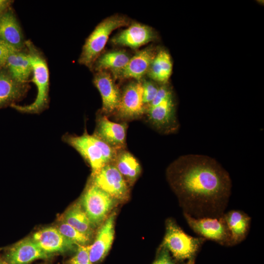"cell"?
<instances>
[{
	"instance_id": "21",
	"label": "cell",
	"mask_w": 264,
	"mask_h": 264,
	"mask_svg": "<svg viewBox=\"0 0 264 264\" xmlns=\"http://www.w3.org/2000/svg\"><path fill=\"white\" fill-rule=\"evenodd\" d=\"M112 163L123 176L129 186L139 177L141 167L137 159L126 149L118 150Z\"/></svg>"
},
{
	"instance_id": "24",
	"label": "cell",
	"mask_w": 264,
	"mask_h": 264,
	"mask_svg": "<svg viewBox=\"0 0 264 264\" xmlns=\"http://www.w3.org/2000/svg\"><path fill=\"white\" fill-rule=\"evenodd\" d=\"M130 58L129 54L123 50L109 51L100 55L92 68L97 72L110 69L114 75L126 66Z\"/></svg>"
},
{
	"instance_id": "23",
	"label": "cell",
	"mask_w": 264,
	"mask_h": 264,
	"mask_svg": "<svg viewBox=\"0 0 264 264\" xmlns=\"http://www.w3.org/2000/svg\"><path fill=\"white\" fill-rule=\"evenodd\" d=\"M172 69L170 55L166 50L162 49L157 51L147 74L154 82L163 85L167 84Z\"/></svg>"
},
{
	"instance_id": "3",
	"label": "cell",
	"mask_w": 264,
	"mask_h": 264,
	"mask_svg": "<svg viewBox=\"0 0 264 264\" xmlns=\"http://www.w3.org/2000/svg\"><path fill=\"white\" fill-rule=\"evenodd\" d=\"M32 68L31 81L35 85L37 94L34 102L29 105L13 104L10 106L16 110L25 113L37 114L44 110L49 103V73L47 62L42 53L29 41H25Z\"/></svg>"
},
{
	"instance_id": "22",
	"label": "cell",
	"mask_w": 264,
	"mask_h": 264,
	"mask_svg": "<svg viewBox=\"0 0 264 264\" xmlns=\"http://www.w3.org/2000/svg\"><path fill=\"white\" fill-rule=\"evenodd\" d=\"M6 65L12 78L18 82L27 83L32 72L30 60L27 52L16 50L10 55Z\"/></svg>"
},
{
	"instance_id": "31",
	"label": "cell",
	"mask_w": 264,
	"mask_h": 264,
	"mask_svg": "<svg viewBox=\"0 0 264 264\" xmlns=\"http://www.w3.org/2000/svg\"><path fill=\"white\" fill-rule=\"evenodd\" d=\"M152 264H175L170 253L165 247L160 245L157 257Z\"/></svg>"
},
{
	"instance_id": "1",
	"label": "cell",
	"mask_w": 264,
	"mask_h": 264,
	"mask_svg": "<svg viewBox=\"0 0 264 264\" xmlns=\"http://www.w3.org/2000/svg\"><path fill=\"white\" fill-rule=\"evenodd\" d=\"M166 176L183 213L195 218H219L224 213L232 181L215 158L199 154L181 155L168 167Z\"/></svg>"
},
{
	"instance_id": "33",
	"label": "cell",
	"mask_w": 264,
	"mask_h": 264,
	"mask_svg": "<svg viewBox=\"0 0 264 264\" xmlns=\"http://www.w3.org/2000/svg\"><path fill=\"white\" fill-rule=\"evenodd\" d=\"M0 264H5V263H1V262H0Z\"/></svg>"
},
{
	"instance_id": "16",
	"label": "cell",
	"mask_w": 264,
	"mask_h": 264,
	"mask_svg": "<svg viewBox=\"0 0 264 264\" xmlns=\"http://www.w3.org/2000/svg\"><path fill=\"white\" fill-rule=\"evenodd\" d=\"M157 51L153 47L142 49L131 57L126 66L113 75L115 78H133L139 81L147 73Z\"/></svg>"
},
{
	"instance_id": "9",
	"label": "cell",
	"mask_w": 264,
	"mask_h": 264,
	"mask_svg": "<svg viewBox=\"0 0 264 264\" xmlns=\"http://www.w3.org/2000/svg\"><path fill=\"white\" fill-rule=\"evenodd\" d=\"M145 114L151 126L160 133H175L179 128L173 93L158 105L148 108Z\"/></svg>"
},
{
	"instance_id": "8",
	"label": "cell",
	"mask_w": 264,
	"mask_h": 264,
	"mask_svg": "<svg viewBox=\"0 0 264 264\" xmlns=\"http://www.w3.org/2000/svg\"><path fill=\"white\" fill-rule=\"evenodd\" d=\"M89 182L118 202H124L129 198L130 186L112 163L106 165L95 174L91 175Z\"/></svg>"
},
{
	"instance_id": "6",
	"label": "cell",
	"mask_w": 264,
	"mask_h": 264,
	"mask_svg": "<svg viewBox=\"0 0 264 264\" xmlns=\"http://www.w3.org/2000/svg\"><path fill=\"white\" fill-rule=\"evenodd\" d=\"M79 202L94 228L104 222L118 202L90 182L88 184Z\"/></svg>"
},
{
	"instance_id": "27",
	"label": "cell",
	"mask_w": 264,
	"mask_h": 264,
	"mask_svg": "<svg viewBox=\"0 0 264 264\" xmlns=\"http://www.w3.org/2000/svg\"><path fill=\"white\" fill-rule=\"evenodd\" d=\"M141 85L142 88V102L146 111L148 105L154 98L159 86L154 82L146 80H143L141 82Z\"/></svg>"
},
{
	"instance_id": "15",
	"label": "cell",
	"mask_w": 264,
	"mask_h": 264,
	"mask_svg": "<svg viewBox=\"0 0 264 264\" xmlns=\"http://www.w3.org/2000/svg\"><path fill=\"white\" fill-rule=\"evenodd\" d=\"M49 257L31 238H27L9 248L5 258L8 264H29L36 260Z\"/></svg>"
},
{
	"instance_id": "4",
	"label": "cell",
	"mask_w": 264,
	"mask_h": 264,
	"mask_svg": "<svg viewBox=\"0 0 264 264\" xmlns=\"http://www.w3.org/2000/svg\"><path fill=\"white\" fill-rule=\"evenodd\" d=\"M161 246L167 248L177 261L194 264L195 258L205 239L186 234L172 219H168Z\"/></svg>"
},
{
	"instance_id": "12",
	"label": "cell",
	"mask_w": 264,
	"mask_h": 264,
	"mask_svg": "<svg viewBox=\"0 0 264 264\" xmlns=\"http://www.w3.org/2000/svg\"><path fill=\"white\" fill-rule=\"evenodd\" d=\"M116 216L115 211L110 213L100 225L93 242L89 245V259L92 264L102 261L111 246L114 239Z\"/></svg>"
},
{
	"instance_id": "20",
	"label": "cell",
	"mask_w": 264,
	"mask_h": 264,
	"mask_svg": "<svg viewBox=\"0 0 264 264\" xmlns=\"http://www.w3.org/2000/svg\"><path fill=\"white\" fill-rule=\"evenodd\" d=\"M223 217L231 235L232 246L242 242L249 231L251 218L242 211L236 210L224 213Z\"/></svg>"
},
{
	"instance_id": "32",
	"label": "cell",
	"mask_w": 264,
	"mask_h": 264,
	"mask_svg": "<svg viewBox=\"0 0 264 264\" xmlns=\"http://www.w3.org/2000/svg\"><path fill=\"white\" fill-rule=\"evenodd\" d=\"M11 3V1L0 0V14L7 10Z\"/></svg>"
},
{
	"instance_id": "30",
	"label": "cell",
	"mask_w": 264,
	"mask_h": 264,
	"mask_svg": "<svg viewBox=\"0 0 264 264\" xmlns=\"http://www.w3.org/2000/svg\"><path fill=\"white\" fill-rule=\"evenodd\" d=\"M18 50L10 44L0 40V66L6 65L7 59L13 52Z\"/></svg>"
},
{
	"instance_id": "34",
	"label": "cell",
	"mask_w": 264,
	"mask_h": 264,
	"mask_svg": "<svg viewBox=\"0 0 264 264\" xmlns=\"http://www.w3.org/2000/svg\"><path fill=\"white\" fill-rule=\"evenodd\" d=\"M186 264H190V263H187Z\"/></svg>"
},
{
	"instance_id": "14",
	"label": "cell",
	"mask_w": 264,
	"mask_h": 264,
	"mask_svg": "<svg viewBox=\"0 0 264 264\" xmlns=\"http://www.w3.org/2000/svg\"><path fill=\"white\" fill-rule=\"evenodd\" d=\"M156 37V33L152 27L134 22L114 36L110 42L115 45L137 48L154 40Z\"/></svg>"
},
{
	"instance_id": "10",
	"label": "cell",
	"mask_w": 264,
	"mask_h": 264,
	"mask_svg": "<svg viewBox=\"0 0 264 264\" xmlns=\"http://www.w3.org/2000/svg\"><path fill=\"white\" fill-rule=\"evenodd\" d=\"M145 112L141 82H132L121 92L119 104L114 114L118 119L126 122L140 118Z\"/></svg>"
},
{
	"instance_id": "25",
	"label": "cell",
	"mask_w": 264,
	"mask_h": 264,
	"mask_svg": "<svg viewBox=\"0 0 264 264\" xmlns=\"http://www.w3.org/2000/svg\"><path fill=\"white\" fill-rule=\"evenodd\" d=\"M62 220L75 229L91 239L94 227L79 202L70 206L63 215Z\"/></svg>"
},
{
	"instance_id": "28",
	"label": "cell",
	"mask_w": 264,
	"mask_h": 264,
	"mask_svg": "<svg viewBox=\"0 0 264 264\" xmlns=\"http://www.w3.org/2000/svg\"><path fill=\"white\" fill-rule=\"evenodd\" d=\"M70 264H92L89 259V245H78L77 252Z\"/></svg>"
},
{
	"instance_id": "13",
	"label": "cell",
	"mask_w": 264,
	"mask_h": 264,
	"mask_svg": "<svg viewBox=\"0 0 264 264\" xmlns=\"http://www.w3.org/2000/svg\"><path fill=\"white\" fill-rule=\"evenodd\" d=\"M93 82L101 96V113L106 116L114 114L119 104L121 92L111 76L106 71H98Z\"/></svg>"
},
{
	"instance_id": "18",
	"label": "cell",
	"mask_w": 264,
	"mask_h": 264,
	"mask_svg": "<svg viewBox=\"0 0 264 264\" xmlns=\"http://www.w3.org/2000/svg\"><path fill=\"white\" fill-rule=\"evenodd\" d=\"M0 40L19 50L25 45L22 28L13 12L10 9L0 14Z\"/></svg>"
},
{
	"instance_id": "2",
	"label": "cell",
	"mask_w": 264,
	"mask_h": 264,
	"mask_svg": "<svg viewBox=\"0 0 264 264\" xmlns=\"http://www.w3.org/2000/svg\"><path fill=\"white\" fill-rule=\"evenodd\" d=\"M62 140L78 152L88 164L91 175L112 163L118 151L93 134L88 133L86 130L81 135L66 134Z\"/></svg>"
},
{
	"instance_id": "29",
	"label": "cell",
	"mask_w": 264,
	"mask_h": 264,
	"mask_svg": "<svg viewBox=\"0 0 264 264\" xmlns=\"http://www.w3.org/2000/svg\"><path fill=\"white\" fill-rule=\"evenodd\" d=\"M172 93H173L172 90L167 84L161 85L158 87L157 93L154 98L148 105L146 110L149 108L154 107L158 105Z\"/></svg>"
},
{
	"instance_id": "11",
	"label": "cell",
	"mask_w": 264,
	"mask_h": 264,
	"mask_svg": "<svg viewBox=\"0 0 264 264\" xmlns=\"http://www.w3.org/2000/svg\"><path fill=\"white\" fill-rule=\"evenodd\" d=\"M127 128L126 122L111 121L108 118L107 116L101 113L97 117L93 134L118 151L126 149Z\"/></svg>"
},
{
	"instance_id": "26",
	"label": "cell",
	"mask_w": 264,
	"mask_h": 264,
	"mask_svg": "<svg viewBox=\"0 0 264 264\" xmlns=\"http://www.w3.org/2000/svg\"><path fill=\"white\" fill-rule=\"evenodd\" d=\"M57 229L66 239L77 245H87L90 239L81 233L74 227L61 220L57 226Z\"/></svg>"
},
{
	"instance_id": "5",
	"label": "cell",
	"mask_w": 264,
	"mask_h": 264,
	"mask_svg": "<svg viewBox=\"0 0 264 264\" xmlns=\"http://www.w3.org/2000/svg\"><path fill=\"white\" fill-rule=\"evenodd\" d=\"M129 24V20L115 15L101 22L88 37L84 44L79 63L89 68L93 66L105 47L111 33L116 28Z\"/></svg>"
},
{
	"instance_id": "7",
	"label": "cell",
	"mask_w": 264,
	"mask_h": 264,
	"mask_svg": "<svg viewBox=\"0 0 264 264\" xmlns=\"http://www.w3.org/2000/svg\"><path fill=\"white\" fill-rule=\"evenodd\" d=\"M183 214L189 227L202 238L223 246H232L231 235L223 215L219 218H195Z\"/></svg>"
},
{
	"instance_id": "17",
	"label": "cell",
	"mask_w": 264,
	"mask_h": 264,
	"mask_svg": "<svg viewBox=\"0 0 264 264\" xmlns=\"http://www.w3.org/2000/svg\"><path fill=\"white\" fill-rule=\"evenodd\" d=\"M31 239L48 254L72 249L76 245L55 227H48L39 230L33 234Z\"/></svg>"
},
{
	"instance_id": "19",
	"label": "cell",
	"mask_w": 264,
	"mask_h": 264,
	"mask_svg": "<svg viewBox=\"0 0 264 264\" xmlns=\"http://www.w3.org/2000/svg\"><path fill=\"white\" fill-rule=\"evenodd\" d=\"M29 88L27 83L16 81L9 73L0 71V108L22 99Z\"/></svg>"
}]
</instances>
